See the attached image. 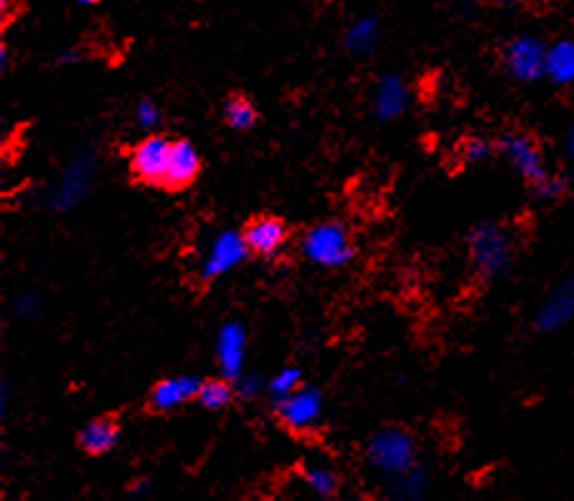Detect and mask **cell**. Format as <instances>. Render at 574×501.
I'll list each match as a JSON object with an SVG mask.
<instances>
[{"label":"cell","instance_id":"10","mask_svg":"<svg viewBox=\"0 0 574 501\" xmlns=\"http://www.w3.org/2000/svg\"><path fill=\"white\" fill-rule=\"evenodd\" d=\"M241 235L247 249H251V255L273 259L280 255V249L290 239V227H287L285 220L275 215H255L247 220Z\"/></svg>","mask_w":574,"mask_h":501},{"label":"cell","instance_id":"4","mask_svg":"<svg viewBox=\"0 0 574 501\" xmlns=\"http://www.w3.org/2000/svg\"><path fill=\"white\" fill-rule=\"evenodd\" d=\"M300 253L315 267L340 269L358 257V245L348 225L340 220H322V223L305 230Z\"/></svg>","mask_w":574,"mask_h":501},{"label":"cell","instance_id":"23","mask_svg":"<svg viewBox=\"0 0 574 501\" xmlns=\"http://www.w3.org/2000/svg\"><path fill=\"white\" fill-rule=\"evenodd\" d=\"M457 156L467 168L487 166V162L497 158V140L485 138V135H467V138L459 142Z\"/></svg>","mask_w":574,"mask_h":501},{"label":"cell","instance_id":"25","mask_svg":"<svg viewBox=\"0 0 574 501\" xmlns=\"http://www.w3.org/2000/svg\"><path fill=\"white\" fill-rule=\"evenodd\" d=\"M132 115H136L138 128L142 132H148V135H152V130H156L158 122H160V108L152 98H140L136 103V110H132Z\"/></svg>","mask_w":574,"mask_h":501},{"label":"cell","instance_id":"5","mask_svg":"<svg viewBox=\"0 0 574 501\" xmlns=\"http://www.w3.org/2000/svg\"><path fill=\"white\" fill-rule=\"evenodd\" d=\"M548 41H542L534 33H520L507 38L502 51H500V63L502 71L510 75L517 83H540L544 81V61H548Z\"/></svg>","mask_w":574,"mask_h":501},{"label":"cell","instance_id":"14","mask_svg":"<svg viewBox=\"0 0 574 501\" xmlns=\"http://www.w3.org/2000/svg\"><path fill=\"white\" fill-rule=\"evenodd\" d=\"M120 435L123 427L115 414H98V417L83 424L75 441H78V449L85 457H105L120 445Z\"/></svg>","mask_w":574,"mask_h":501},{"label":"cell","instance_id":"28","mask_svg":"<svg viewBox=\"0 0 574 501\" xmlns=\"http://www.w3.org/2000/svg\"><path fill=\"white\" fill-rule=\"evenodd\" d=\"M83 57H85L83 47H68V51H63L61 55H57V65H75V63H81Z\"/></svg>","mask_w":574,"mask_h":501},{"label":"cell","instance_id":"20","mask_svg":"<svg viewBox=\"0 0 574 501\" xmlns=\"http://www.w3.org/2000/svg\"><path fill=\"white\" fill-rule=\"evenodd\" d=\"M223 120L230 130L247 132L261 122V110L245 93H233L223 103Z\"/></svg>","mask_w":574,"mask_h":501},{"label":"cell","instance_id":"7","mask_svg":"<svg viewBox=\"0 0 574 501\" xmlns=\"http://www.w3.org/2000/svg\"><path fill=\"white\" fill-rule=\"evenodd\" d=\"M275 419L283 429L293 431V435H305L310 431L315 424L322 419L325 412V397L322 390L312 387V384H305L302 390H298L290 397L273 402Z\"/></svg>","mask_w":574,"mask_h":501},{"label":"cell","instance_id":"26","mask_svg":"<svg viewBox=\"0 0 574 501\" xmlns=\"http://www.w3.org/2000/svg\"><path fill=\"white\" fill-rule=\"evenodd\" d=\"M265 390L267 384L257 377V374H243V377L235 382L237 399H245V402H255L261 394H265Z\"/></svg>","mask_w":574,"mask_h":501},{"label":"cell","instance_id":"6","mask_svg":"<svg viewBox=\"0 0 574 501\" xmlns=\"http://www.w3.org/2000/svg\"><path fill=\"white\" fill-rule=\"evenodd\" d=\"M170 150H172V140L166 138V135L160 132L146 135V138L132 146L128 156L130 178L146 188H158V190L166 188Z\"/></svg>","mask_w":574,"mask_h":501},{"label":"cell","instance_id":"2","mask_svg":"<svg viewBox=\"0 0 574 501\" xmlns=\"http://www.w3.org/2000/svg\"><path fill=\"white\" fill-rule=\"evenodd\" d=\"M465 255L477 283L492 287L510 277L517 257H520V243L510 225L500 220H487V223H477L467 230Z\"/></svg>","mask_w":574,"mask_h":501},{"label":"cell","instance_id":"19","mask_svg":"<svg viewBox=\"0 0 574 501\" xmlns=\"http://www.w3.org/2000/svg\"><path fill=\"white\" fill-rule=\"evenodd\" d=\"M382 41V23L378 15H362L355 23L348 28L344 33V47H348L350 55L355 57H368L378 51V45Z\"/></svg>","mask_w":574,"mask_h":501},{"label":"cell","instance_id":"11","mask_svg":"<svg viewBox=\"0 0 574 501\" xmlns=\"http://www.w3.org/2000/svg\"><path fill=\"white\" fill-rule=\"evenodd\" d=\"M200 384H203V380L195 377V374H176V377L160 380L150 387L146 407L152 414L176 412L190 402H198Z\"/></svg>","mask_w":574,"mask_h":501},{"label":"cell","instance_id":"15","mask_svg":"<svg viewBox=\"0 0 574 501\" xmlns=\"http://www.w3.org/2000/svg\"><path fill=\"white\" fill-rule=\"evenodd\" d=\"M245 352H247V332L241 322H227L220 327L215 354L223 377L230 382H237L243 377L245 367Z\"/></svg>","mask_w":574,"mask_h":501},{"label":"cell","instance_id":"18","mask_svg":"<svg viewBox=\"0 0 574 501\" xmlns=\"http://www.w3.org/2000/svg\"><path fill=\"white\" fill-rule=\"evenodd\" d=\"M93 166L91 160H75L73 166L65 172V178L61 182V188L55 192V207L57 210H68L73 205H78V202L88 195V185L93 180Z\"/></svg>","mask_w":574,"mask_h":501},{"label":"cell","instance_id":"3","mask_svg":"<svg viewBox=\"0 0 574 501\" xmlns=\"http://www.w3.org/2000/svg\"><path fill=\"white\" fill-rule=\"evenodd\" d=\"M365 459L368 465L385 479L407 475V471L423 465L417 437L407 427H397V424L378 429L375 435L368 439Z\"/></svg>","mask_w":574,"mask_h":501},{"label":"cell","instance_id":"27","mask_svg":"<svg viewBox=\"0 0 574 501\" xmlns=\"http://www.w3.org/2000/svg\"><path fill=\"white\" fill-rule=\"evenodd\" d=\"M562 152H564V160L570 162L574 168V120L570 122V128L564 130V138H562Z\"/></svg>","mask_w":574,"mask_h":501},{"label":"cell","instance_id":"12","mask_svg":"<svg viewBox=\"0 0 574 501\" xmlns=\"http://www.w3.org/2000/svg\"><path fill=\"white\" fill-rule=\"evenodd\" d=\"M413 103V90H410L407 81L397 73L382 75L372 93V113L380 122H395L410 110Z\"/></svg>","mask_w":574,"mask_h":501},{"label":"cell","instance_id":"29","mask_svg":"<svg viewBox=\"0 0 574 501\" xmlns=\"http://www.w3.org/2000/svg\"><path fill=\"white\" fill-rule=\"evenodd\" d=\"M148 491H150V479L140 477L138 481H132V484L128 487V497L130 499H140V497H148Z\"/></svg>","mask_w":574,"mask_h":501},{"label":"cell","instance_id":"22","mask_svg":"<svg viewBox=\"0 0 574 501\" xmlns=\"http://www.w3.org/2000/svg\"><path fill=\"white\" fill-rule=\"evenodd\" d=\"M235 399H237L235 382H230L225 377H208L203 380V384H200L198 404L208 412H223Z\"/></svg>","mask_w":574,"mask_h":501},{"label":"cell","instance_id":"24","mask_svg":"<svg viewBox=\"0 0 574 501\" xmlns=\"http://www.w3.org/2000/svg\"><path fill=\"white\" fill-rule=\"evenodd\" d=\"M302 370L300 367H285L275 374V377L270 380V384H267V392H270V399L277 402V399H285L290 397V394H295L298 390H302Z\"/></svg>","mask_w":574,"mask_h":501},{"label":"cell","instance_id":"8","mask_svg":"<svg viewBox=\"0 0 574 501\" xmlns=\"http://www.w3.org/2000/svg\"><path fill=\"white\" fill-rule=\"evenodd\" d=\"M247 257H251V249H247L243 235L235 233V230H223V233H217V237L210 243L208 255L200 259L195 273L198 283L200 285L215 283V279L230 275L233 269L241 267Z\"/></svg>","mask_w":574,"mask_h":501},{"label":"cell","instance_id":"9","mask_svg":"<svg viewBox=\"0 0 574 501\" xmlns=\"http://www.w3.org/2000/svg\"><path fill=\"white\" fill-rule=\"evenodd\" d=\"M574 322V275L564 277L554 290L544 297L532 315V327L542 334L560 332Z\"/></svg>","mask_w":574,"mask_h":501},{"label":"cell","instance_id":"1","mask_svg":"<svg viewBox=\"0 0 574 501\" xmlns=\"http://www.w3.org/2000/svg\"><path fill=\"white\" fill-rule=\"evenodd\" d=\"M497 140V158L507 162L517 178L524 182V188L532 192L540 202H560L567 198L570 182L557 170H552L548 156L540 146V140L532 132L507 130Z\"/></svg>","mask_w":574,"mask_h":501},{"label":"cell","instance_id":"16","mask_svg":"<svg viewBox=\"0 0 574 501\" xmlns=\"http://www.w3.org/2000/svg\"><path fill=\"white\" fill-rule=\"evenodd\" d=\"M544 81L554 88H572L574 85V35L554 38L548 45Z\"/></svg>","mask_w":574,"mask_h":501},{"label":"cell","instance_id":"21","mask_svg":"<svg viewBox=\"0 0 574 501\" xmlns=\"http://www.w3.org/2000/svg\"><path fill=\"white\" fill-rule=\"evenodd\" d=\"M300 477L315 497L330 501L340 494L342 481L338 471H334L330 465H322V461H308V465H302Z\"/></svg>","mask_w":574,"mask_h":501},{"label":"cell","instance_id":"17","mask_svg":"<svg viewBox=\"0 0 574 501\" xmlns=\"http://www.w3.org/2000/svg\"><path fill=\"white\" fill-rule=\"evenodd\" d=\"M427 494H429V475L425 465H419L413 471H407V475L385 479L382 501H427Z\"/></svg>","mask_w":574,"mask_h":501},{"label":"cell","instance_id":"13","mask_svg":"<svg viewBox=\"0 0 574 501\" xmlns=\"http://www.w3.org/2000/svg\"><path fill=\"white\" fill-rule=\"evenodd\" d=\"M200 172H203V160H200V152L193 142L185 138L172 140L166 188L162 190L183 192L188 188H193L200 178Z\"/></svg>","mask_w":574,"mask_h":501}]
</instances>
